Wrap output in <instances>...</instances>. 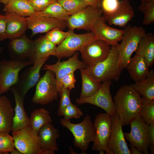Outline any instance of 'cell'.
<instances>
[{
	"label": "cell",
	"instance_id": "9",
	"mask_svg": "<svg viewBox=\"0 0 154 154\" xmlns=\"http://www.w3.org/2000/svg\"><path fill=\"white\" fill-rule=\"evenodd\" d=\"M112 84L111 80L102 83L100 88L94 94L86 98H77L76 103L80 105L85 103L92 104L101 108L111 116L114 115L116 112L110 91Z\"/></svg>",
	"mask_w": 154,
	"mask_h": 154
},
{
	"label": "cell",
	"instance_id": "52",
	"mask_svg": "<svg viewBox=\"0 0 154 154\" xmlns=\"http://www.w3.org/2000/svg\"><path fill=\"white\" fill-rule=\"evenodd\" d=\"M145 0H141V1H145Z\"/></svg>",
	"mask_w": 154,
	"mask_h": 154
},
{
	"label": "cell",
	"instance_id": "35",
	"mask_svg": "<svg viewBox=\"0 0 154 154\" xmlns=\"http://www.w3.org/2000/svg\"><path fill=\"white\" fill-rule=\"evenodd\" d=\"M139 10L144 14L143 25H148L154 22V0L141 1Z\"/></svg>",
	"mask_w": 154,
	"mask_h": 154
},
{
	"label": "cell",
	"instance_id": "18",
	"mask_svg": "<svg viewBox=\"0 0 154 154\" xmlns=\"http://www.w3.org/2000/svg\"><path fill=\"white\" fill-rule=\"evenodd\" d=\"M28 29L32 32L31 37L39 33H47L58 28L63 30L67 27V21L35 14L26 17Z\"/></svg>",
	"mask_w": 154,
	"mask_h": 154
},
{
	"label": "cell",
	"instance_id": "39",
	"mask_svg": "<svg viewBox=\"0 0 154 154\" xmlns=\"http://www.w3.org/2000/svg\"><path fill=\"white\" fill-rule=\"evenodd\" d=\"M70 90L62 87L59 93L60 99L57 110V114L59 116H62L63 112L65 108L72 104L70 98Z\"/></svg>",
	"mask_w": 154,
	"mask_h": 154
},
{
	"label": "cell",
	"instance_id": "28",
	"mask_svg": "<svg viewBox=\"0 0 154 154\" xmlns=\"http://www.w3.org/2000/svg\"><path fill=\"white\" fill-rule=\"evenodd\" d=\"M132 87L143 97L146 98L154 99V71L149 70L144 79L131 84Z\"/></svg>",
	"mask_w": 154,
	"mask_h": 154
},
{
	"label": "cell",
	"instance_id": "45",
	"mask_svg": "<svg viewBox=\"0 0 154 154\" xmlns=\"http://www.w3.org/2000/svg\"><path fill=\"white\" fill-rule=\"evenodd\" d=\"M87 3L89 5L93 7L101 8V2L102 0H81Z\"/></svg>",
	"mask_w": 154,
	"mask_h": 154
},
{
	"label": "cell",
	"instance_id": "42",
	"mask_svg": "<svg viewBox=\"0 0 154 154\" xmlns=\"http://www.w3.org/2000/svg\"><path fill=\"white\" fill-rule=\"evenodd\" d=\"M36 12L41 11L57 0H28Z\"/></svg>",
	"mask_w": 154,
	"mask_h": 154
},
{
	"label": "cell",
	"instance_id": "41",
	"mask_svg": "<svg viewBox=\"0 0 154 154\" xmlns=\"http://www.w3.org/2000/svg\"><path fill=\"white\" fill-rule=\"evenodd\" d=\"M76 82L74 72L70 73L64 76L61 79L57 85L59 94L62 87L70 90L74 88Z\"/></svg>",
	"mask_w": 154,
	"mask_h": 154
},
{
	"label": "cell",
	"instance_id": "5",
	"mask_svg": "<svg viewBox=\"0 0 154 154\" xmlns=\"http://www.w3.org/2000/svg\"><path fill=\"white\" fill-rule=\"evenodd\" d=\"M33 61H19L3 59L0 62V94L16 85L19 80V73L26 67L33 64Z\"/></svg>",
	"mask_w": 154,
	"mask_h": 154
},
{
	"label": "cell",
	"instance_id": "25",
	"mask_svg": "<svg viewBox=\"0 0 154 154\" xmlns=\"http://www.w3.org/2000/svg\"><path fill=\"white\" fill-rule=\"evenodd\" d=\"M14 110L11 101L5 96H0V132L12 131Z\"/></svg>",
	"mask_w": 154,
	"mask_h": 154
},
{
	"label": "cell",
	"instance_id": "37",
	"mask_svg": "<svg viewBox=\"0 0 154 154\" xmlns=\"http://www.w3.org/2000/svg\"><path fill=\"white\" fill-rule=\"evenodd\" d=\"M69 33V30L65 32L58 28H56L46 33L44 36L56 45L58 46L66 38Z\"/></svg>",
	"mask_w": 154,
	"mask_h": 154
},
{
	"label": "cell",
	"instance_id": "23",
	"mask_svg": "<svg viewBox=\"0 0 154 154\" xmlns=\"http://www.w3.org/2000/svg\"><path fill=\"white\" fill-rule=\"evenodd\" d=\"M43 126L38 132L41 147L42 149L54 151L59 150L57 140L59 137V130L51 123Z\"/></svg>",
	"mask_w": 154,
	"mask_h": 154
},
{
	"label": "cell",
	"instance_id": "2",
	"mask_svg": "<svg viewBox=\"0 0 154 154\" xmlns=\"http://www.w3.org/2000/svg\"><path fill=\"white\" fill-rule=\"evenodd\" d=\"M121 43L117 46L119 53L117 66L121 70L126 68L133 53L137 50L140 42L146 33L141 26H126Z\"/></svg>",
	"mask_w": 154,
	"mask_h": 154
},
{
	"label": "cell",
	"instance_id": "21",
	"mask_svg": "<svg viewBox=\"0 0 154 154\" xmlns=\"http://www.w3.org/2000/svg\"><path fill=\"white\" fill-rule=\"evenodd\" d=\"M10 90L13 94L15 101L12 128V131H14L30 126V123L24 108V98L21 96L16 86H13Z\"/></svg>",
	"mask_w": 154,
	"mask_h": 154
},
{
	"label": "cell",
	"instance_id": "7",
	"mask_svg": "<svg viewBox=\"0 0 154 154\" xmlns=\"http://www.w3.org/2000/svg\"><path fill=\"white\" fill-rule=\"evenodd\" d=\"M12 132L15 148L22 154H43L38 132L30 126Z\"/></svg>",
	"mask_w": 154,
	"mask_h": 154
},
{
	"label": "cell",
	"instance_id": "31",
	"mask_svg": "<svg viewBox=\"0 0 154 154\" xmlns=\"http://www.w3.org/2000/svg\"><path fill=\"white\" fill-rule=\"evenodd\" d=\"M50 114L49 112L44 108L33 110L29 118L30 126L38 132L44 125L52 122V120Z\"/></svg>",
	"mask_w": 154,
	"mask_h": 154
},
{
	"label": "cell",
	"instance_id": "16",
	"mask_svg": "<svg viewBox=\"0 0 154 154\" xmlns=\"http://www.w3.org/2000/svg\"><path fill=\"white\" fill-rule=\"evenodd\" d=\"M49 58L36 59L32 66L27 69L19 76V81L16 86L23 98L28 91L39 81L41 69Z\"/></svg>",
	"mask_w": 154,
	"mask_h": 154
},
{
	"label": "cell",
	"instance_id": "49",
	"mask_svg": "<svg viewBox=\"0 0 154 154\" xmlns=\"http://www.w3.org/2000/svg\"><path fill=\"white\" fill-rule=\"evenodd\" d=\"M10 0H0V2L6 5Z\"/></svg>",
	"mask_w": 154,
	"mask_h": 154
},
{
	"label": "cell",
	"instance_id": "27",
	"mask_svg": "<svg viewBox=\"0 0 154 154\" xmlns=\"http://www.w3.org/2000/svg\"><path fill=\"white\" fill-rule=\"evenodd\" d=\"M6 12H13L26 17L34 15L36 11L28 0H10L3 10Z\"/></svg>",
	"mask_w": 154,
	"mask_h": 154
},
{
	"label": "cell",
	"instance_id": "30",
	"mask_svg": "<svg viewBox=\"0 0 154 154\" xmlns=\"http://www.w3.org/2000/svg\"><path fill=\"white\" fill-rule=\"evenodd\" d=\"M35 46V60L49 57L51 55L55 56L56 45L42 36L34 40Z\"/></svg>",
	"mask_w": 154,
	"mask_h": 154
},
{
	"label": "cell",
	"instance_id": "3",
	"mask_svg": "<svg viewBox=\"0 0 154 154\" xmlns=\"http://www.w3.org/2000/svg\"><path fill=\"white\" fill-rule=\"evenodd\" d=\"M61 124L68 129L74 137L73 144L83 153L88 149L90 143L93 142L95 137L94 126L89 115L85 116L80 122L74 123L64 118L60 120Z\"/></svg>",
	"mask_w": 154,
	"mask_h": 154
},
{
	"label": "cell",
	"instance_id": "36",
	"mask_svg": "<svg viewBox=\"0 0 154 154\" xmlns=\"http://www.w3.org/2000/svg\"><path fill=\"white\" fill-rule=\"evenodd\" d=\"M15 148L12 136L9 133L0 132V154H7Z\"/></svg>",
	"mask_w": 154,
	"mask_h": 154
},
{
	"label": "cell",
	"instance_id": "46",
	"mask_svg": "<svg viewBox=\"0 0 154 154\" xmlns=\"http://www.w3.org/2000/svg\"><path fill=\"white\" fill-rule=\"evenodd\" d=\"M129 146L130 151L131 154H141V152L135 146L130 143Z\"/></svg>",
	"mask_w": 154,
	"mask_h": 154
},
{
	"label": "cell",
	"instance_id": "22",
	"mask_svg": "<svg viewBox=\"0 0 154 154\" xmlns=\"http://www.w3.org/2000/svg\"><path fill=\"white\" fill-rule=\"evenodd\" d=\"M134 15V10L129 0H121L115 13L110 16L105 18L110 26L114 25L123 27L126 26Z\"/></svg>",
	"mask_w": 154,
	"mask_h": 154
},
{
	"label": "cell",
	"instance_id": "50",
	"mask_svg": "<svg viewBox=\"0 0 154 154\" xmlns=\"http://www.w3.org/2000/svg\"><path fill=\"white\" fill-rule=\"evenodd\" d=\"M99 154H104L105 153V151L103 150H100L99 151Z\"/></svg>",
	"mask_w": 154,
	"mask_h": 154
},
{
	"label": "cell",
	"instance_id": "44",
	"mask_svg": "<svg viewBox=\"0 0 154 154\" xmlns=\"http://www.w3.org/2000/svg\"><path fill=\"white\" fill-rule=\"evenodd\" d=\"M147 126L150 145H154V125L147 124Z\"/></svg>",
	"mask_w": 154,
	"mask_h": 154
},
{
	"label": "cell",
	"instance_id": "19",
	"mask_svg": "<svg viewBox=\"0 0 154 154\" xmlns=\"http://www.w3.org/2000/svg\"><path fill=\"white\" fill-rule=\"evenodd\" d=\"M78 55V52H76L66 60L61 61L60 59H58L54 64L43 65L42 69L51 70L54 73L58 85L61 79L66 75L74 72L77 69L86 68L84 62L79 59Z\"/></svg>",
	"mask_w": 154,
	"mask_h": 154
},
{
	"label": "cell",
	"instance_id": "38",
	"mask_svg": "<svg viewBox=\"0 0 154 154\" xmlns=\"http://www.w3.org/2000/svg\"><path fill=\"white\" fill-rule=\"evenodd\" d=\"M120 1L119 0H102L101 8L102 15L107 18L113 14L118 8Z\"/></svg>",
	"mask_w": 154,
	"mask_h": 154
},
{
	"label": "cell",
	"instance_id": "53",
	"mask_svg": "<svg viewBox=\"0 0 154 154\" xmlns=\"http://www.w3.org/2000/svg\"><path fill=\"white\" fill-rule=\"evenodd\" d=\"M146 0V1H149V0Z\"/></svg>",
	"mask_w": 154,
	"mask_h": 154
},
{
	"label": "cell",
	"instance_id": "13",
	"mask_svg": "<svg viewBox=\"0 0 154 154\" xmlns=\"http://www.w3.org/2000/svg\"><path fill=\"white\" fill-rule=\"evenodd\" d=\"M102 15L101 8L88 5L69 17L67 20V27L70 30L77 29L90 31L94 23Z\"/></svg>",
	"mask_w": 154,
	"mask_h": 154
},
{
	"label": "cell",
	"instance_id": "4",
	"mask_svg": "<svg viewBox=\"0 0 154 154\" xmlns=\"http://www.w3.org/2000/svg\"><path fill=\"white\" fill-rule=\"evenodd\" d=\"M119 53L117 46H112L110 53L104 60L85 69L97 81L102 83L108 80L118 81L122 70L117 66Z\"/></svg>",
	"mask_w": 154,
	"mask_h": 154
},
{
	"label": "cell",
	"instance_id": "40",
	"mask_svg": "<svg viewBox=\"0 0 154 154\" xmlns=\"http://www.w3.org/2000/svg\"><path fill=\"white\" fill-rule=\"evenodd\" d=\"M83 115L80 109L75 104L72 103L66 107L64 109L62 114L64 118L70 120L72 118L77 119Z\"/></svg>",
	"mask_w": 154,
	"mask_h": 154
},
{
	"label": "cell",
	"instance_id": "17",
	"mask_svg": "<svg viewBox=\"0 0 154 154\" xmlns=\"http://www.w3.org/2000/svg\"><path fill=\"white\" fill-rule=\"evenodd\" d=\"M90 31L94 34L96 39L103 40L111 46L118 45L124 32V30L108 25L106 18L102 15L96 21Z\"/></svg>",
	"mask_w": 154,
	"mask_h": 154
},
{
	"label": "cell",
	"instance_id": "33",
	"mask_svg": "<svg viewBox=\"0 0 154 154\" xmlns=\"http://www.w3.org/2000/svg\"><path fill=\"white\" fill-rule=\"evenodd\" d=\"M142 106L139 115L147 124L154 125V100L141 98Z\"/></svg>",
	"mask_w": 154,
	"mask_h": 154
},
{
	"label": "cell",
	"instance_id": "26",
	"mask_svg": "<svg viewBox=\"0 0 154 154\" xmlns=\"http://www.w3.org/2000/svg\"><path fill=\"white\" fill-rule=\"evenodd\" d=\"M136 54L142 55L149 67L154 62V35L146 33L142 37L136 50Z\"/></svg>",
	"mask_w": 154,
	"mask_h": 154
},
{
	"label": "cell",
	"instance_id": "20",
	"mask_svg": "<svg viewBox=\"0 0 154 154\" xmlns=\"http://www.w3.org/2000/svg\"><path fill=\"white\" fill-rule=\"evenodd\" d=\"M6 31L7 39L10 40L20 38L25 35L28 29L26 17L13 12H6Z\"/></svg>",
	"mask_w": 154,
	"mask_h": 154
},
{
	"label": "cell",
	"instance_id": "1",
	"mask_svg": "<svg viewBox=\"0 0 154 154\" xmlns=\"http://www.w3.org/2000/svg\"><path fill=\"white\" fill-rule=\"evenodd\" d=\"M113 101L116 112L122 126L130 125L139 114L141 98L131 84L121 86L114 96Z\"/></svg>",
	"mask_w": 154,
	"mask_h": 154
},
{
	"label": "cell",
	"instance_id": "48",
	"mask_svg": "<svg viewBox=\"0 0 154 154\" xmlns=\"http://www.w3.org/2000/svg\"><path fill=\"white\" fill-rule=\"evenodd\" d=\"M149 149L150 151L151 154H154V145H150L149 147Z\"/></svg>",
	"mask_w": 154,
	"mask_h": 154
},
{
	"label": "cell",
	"instance_id": "34",
	"mask_svg": "<svg viewBox=\"0 0 154 154\" xmlns=\"http://www.w3.org/2000/svg\"><path fill=\"white\" fill-rule=\"evenodd\" d=\"M57 1L70 16L89 5L86 2L81 0H57Z\"/></svg>",
	"mask_w": 154,
	"mask_h": 154
},
{
	"label": "cell",
	"instance_id": "12",
	"mask_svg": "<svg viewBox=\"0 0 154 154\" xmlns=\"http://www.w3.org/2000/svg\"><path fill=\"white\" fill-rule=\"evenodd\" d=\"M112 116L106 113H100L96 116L93 123L95 137L92 146L93 151H107V144L112 129Z\"/></svg>",
	"mask_w": 154,
	"mask_h": 154
},
{
	"label": "cell",
	"instance_id": "24",
	"mask_svg": "<svg viewBox=\"0 0 154 154\" xmlns=\"http://www.w3.org/2000/svg\"><path fill=\"white\" fill-rule=\"evenodd\" d=\"M149 67L143 56L135 54L131 58L126 68L131 78L136 82L146 77Z\"/></svg>",
	"mask_w": 154,
	"mask_h": 154
},
{
	"label": "cell",
	"instance_id": "32",
	"mask_svg": "<svg viewBox=\"0 0 154 154\" xmlns=\"http://www.w3.org/2000/svg\"><path fill=\"white\" fill-rule=\"evenodd\" d=\"M35 14L66 21L70 16L57 1Z\"/></svg>",
	"mask_w": 154,
	"mask_h": 154
},
{
	"label": "cell",
	"instance_id": "54",
	"mask_svg": "<svg viewBox=\"0 0 154 154\" xmlns=\"http://www.w3.org/2000/svg\"></svg>",
	"mask_w": 154,
	"mask_h": 154
},
{
	"label": "cell",
	"instance_id": "29",
	"mask_svg": "<svg viewBox=\"0 0 154 154\" xmlns=\"http://www.w3.org/2000/svg\"><path fill=\"white\" fill-rule=\"evenodd\" d=\"M82 80V88L80 98L90 96L100 88L102 83L96 80L85 69L80 70Z\"/></svg>",
	"mask_w": 154,
	"mask_h": 154
},
{
	"label": "cell",
	"instance_id": "14",
	"mask_svg": "<svg viewBox=\"0 0 154 154\" xmlns=\"http://www.w3.org/2000/svg\"><path fill=\"white\" fill-rule=\"evenodd\" d=\"M112 129L107 144L106 154H131L117 114L112 116Z\"/></svg>",
	"mask_w": 154,
	"mask_h": 154
},
{
	"label": "cell",
	"instance_id": "15",
	"mask_svg": "<svg viewBox=\"0 0 154 154\" xmlns=\"http://www.w3.org/2000/svg\"><path fill=\"white\" fill-rule=\"evenodd\" d=\"M10 40L7 47L12 59L19 61L34 62L35 46L34 40L28 38L25 35Z\"/></svg>",
	"mask_w": 154,
	"mask_h": 154
},
{
	"label": "cell",
	"instance_id": "47",
	"mask_svg": "<svg viewBox=\"0 0 154 154\" xmlns=\"http://www.w3.org/2000/svg\"><path fill=\"white\" fill-rule=\"evenodd\" d=\"M10 153L11 154H22L16 148Z\"/></svg>",
	"mask_w": 154,
	"mask_h": 154
},
{
	"label": "cell",
	"instance_id": "11",
	"mask_svg": "<svg viewBox=\"0 0 154 154\" xmlns=\"http://www.w3.org/2000/svg\"><path fill=\"white\" fill-rule=\"evenodd\" d=\"M111 47L106 42L96 39L88 43L80 51L86 67H90L105 59Z\"/></svg>",
	"mask_w": 154,
	"mask_h": 154
},
{
	"label": "cell",
	"instance_id": "43",
	"mask_svg": "<svg viewBox=\"0 0 154 154\" xmlns=\"http://www.w3.org/2000/svg\"><path fill=\"white\" fill-rule=\"evenodd\" d=\"M6 25V19L5 14H0V42L7 39Z\"/></svg>",
	"mask_w": 154,
	"mask_h": 154
},
{
	"label": "cell",
	"instance_id": "6",
	"mask_svg": "<svg viewBox=\"0 0 154 154\" xmlns=\"http://www.w3.org/2000/svg\"><path fill=\"white\" fill-rule=\"evenodd\" d=\"M58 94L55 75L52 71L46 70L36 84L32 101L35 104L45 105L57 100Z\"/></svg>",
	"mask_w": 154,
	"mask_h": 154
},
{
	"label": "cell",
	"instance_id": "8",
	"mask_svg": "<svg viewBox=\"0 0 154 154\" xmlns=\"http://www.w3.org/2000/svg\"><path fill=\"white\" fill-rule=\"evenodd\" d=\"M69 31L67 37L56 47L55 56L58 59L72 56L77 51H80L86 44L96 39L94 34L91 31L77 34L73 31Z\"/></svg>",
	"mask_w": 154,
	"mask_h": 154
},
{
	"label": "cell",
	"instance_id": "51",
	"mask_svg": "<svg viewBox=\"0 0 154 154\" xmlns=\"http://www.w3.org/2000/svg\"><path fill=\"white\" fill-rule=\"evenodd\" d=\"M4 49V47H0V54L3 52Z\"/></svg>",
	"mask_w": 154,
	"mask_h": 154
},
{
	"label": "cell",
	"instance_id": "10",
	"mask_svg": "<svg viewBox=\"0 0 154 154\" xmlns=\"http://www.w3.org/2000/svg\"><path fill=\"white\" fill-rule=\"evenodd\" d=\"M130 132L123 133L125 139L136 148L141 153L149 154L150 142L147 124L139 114L130 124Z\"/></svg>",
	"mask_w": 154,
	"mask_h": 154
}]
</instances>
